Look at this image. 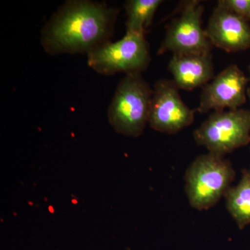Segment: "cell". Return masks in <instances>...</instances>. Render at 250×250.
Wrapping results in <instances>:
<instances>
[{
    "mask_svg": "<svg viewBox=\"0 0 250 250\" xmlns=\"http://www.w3.org/2000/svg\"><path fill=\"white\" fill-rule=\"evenodd\" d=\"M119 10L86 0L65 1L42 31L48 54H86L110 41Z\"/></svg>",
    "mask_w": 250,
    "mask_h": 250,
    "instance_id": "cell-1",
    "label": "cell"
},
{
    "mask_svg": "<svg viewBox=\"0 0 250 250\" xmlns=\"http://www.w3.org/2000/svg\"><path fill=\"white\" fill-rule=\"evenodd\" d=\"M152 95L141 73L125 75L108 110V122L115 131L129 137L141 136L149 123Z\"/></svg>",
    "mask_w": 250,
    "mask_h": 250,
    "instance_id": "cell-2",
    "label": "cell"
},
{
    "mask_svg": "<svg viewBox=\"0 0 250 250\" xmlns=\"http://www.w3.org/2000/svg\"><path fill=\"white\" fill-rule=\"evenodd\" d=\"M236 176L230 161L208 152L197 156L185 174V191L192 208L208 210L225 197Z\"/></svg>",
    "mask_w": 250,
    "mask_h": 250,
    "instance_id": "cell-3",
    "label": "cell"
},
{
    "mask_svg": "<svg viewBox=\"0 0 250 250\" xmlns=\"http://www.w3.org/2000/svg\"><path fill=\"white\" fill-rule=\"evenodd\" d=\"M193 137L209 153L225 156L250 144V110L214 111L195 130Z\"/></svg>",
    "mask_w": 250,
    "mask_h": 250,
    "instance_id": "cell-4",
    "label": "cell"
},
{
    "mask_svg": "<svg viewBox=\"0 0 250 250\" xmlns=\"http://www.w3.org/2000/svg\"><path fill=\"white\" fill-rule=\"evenodd\" d=\"M87 56L88 65L104 75L118 72L141 74L151 60L145 34L131 32H126L124 37L116 42L108 41Z\"/></svg>",
    "mask_w": 250,
    "mask_h": 250,
    "instance_id": "cell-5",
    "label": "cell"
},
{
    "mask_svg": "<svg viewBox=\"0 0 250 250\" xmlns=\"http://www.w3.org/2000/svg\"><path fill=\"white\" fill-rule=\"evenodd\" d=\"M204 6L198 0L182 2L179 15L172 20L158 54L167 52L173 54L210 53L213 45L202 28Z\"/></svg>",
    "mask_w": 250,
    "mask_h": 250,
    "instance_id": "cell-6",
    "label": "cell"
},
{
    "mask_svg": "<svg viewBox=\"0 0 250 250\" xmlns=\"http://www.w3.org/2000/svg\"><path fill=\"white\" fill-rule=\"evenodd\" d=\"M173 81H157L153 90L148 124L152 129L167 134H174L190 126L196 110L184 103Z\"/></svg>",
    "mask_w": 250,
    "mask_h": 250,
    "instance_id": "cell-7",
    "label": "cell"
},
{
    "mask_svg": "<svg viewBox=\"0 0 250 250\" xmlns=\"http://www.w3.org/2000/svg\"><path fill=\"white\" fill-rule=\"evenodd\" d=\"M247 77L236 65H231L205 85L196 111L208 112L236 110L246 103L248 97Z\"/></svg>",
    "mask_w": 250,
    "mask_h": 250,
    "instance_id": "cell-8",
    "label": "cell"
},
{
    "mask_svg": "<svg viewBox=\"0 0 250 250\" xmlns=\"http://www.w3.org/2000/svg\"><path fill=\"white\" fill-rule=\"evenodd\" d=\"M213 46L228 52H238L250 48L249 22L217 3L205 29Z\"/></svg>",
    "mask_w": 250,
    "mask_h": 250,
    "instance_id": "cell-9",
    "label": "cell"
},
{
    "mask_svg": "<svg viewBox=\"0 0 250 250\" xmlns=\"http://www.w3.org/2000/svg\"><path fill=\"white\" fill-rule=\"evenodd\" d=\"M169 71L179 90H195L205 86L215 77L211 52L207 54H173Z\"/></svg>",
    "mask_w": 250,
    "mask_h": 250,
    "instance_id": "cell-10",
    "label": "cell"
},
{
    "mask_svg": "<svg viewBox=\"0 0 250 250\" xmlns=\"http://www.w3.org/2000/svg\"><path fill=\"white\" fill-rule=\"evenodd\" d=\"M226 207L238 228L250 225V167L242 171L239 183L231 187L225 195Z\"/></svg>",
    "mask_w": 250,
    "mask_h": 250,
    "instance_id": "cell-11",
    "label": "cell"
},
{
    "mask_svg": "<svg viewBox=\"0 0 250 250\" xmlns=\"http://www.w3.org/2000/svg\"><path fill=\"white\" fill-rule=\"evenodd\" d=\"M162 0H129L125 3L126 32L146 34Z\"/></svg>",
    "mask_w": 250,
    "mask_h": 250,
    "instance_id": "cell-12",
    "label": "cell"
},
{
    "mask_svg": "<svg viewBox=\"0 0 250 250\" xmlns=\"http://www.w3.org/2000/svg\"><path fill=\"white\" fill-rule=\"evenodd\" d=\"M220 3L229 11L250 21V0H220Z\"/></svg>",
    "mask_w": 250,
    "mask_h": 250,
    "instance_id": "cell-13",
    "label": "cell"
},
{
    "mask_svg": "<svg viewBox=\"0 0 250 250\" xmlns=\"http://www.w3.org/2000/svg\"><path fill=\"white\" fill-rule=\"evenodd\" d=\"M247 93H248V97L249 98L250 100V87L248 88V92H247Z\"/></svg>",
    "mask_w": 250,
    "mask_h": 250,
    "instance_id": "cell-14",
    "label": "cell"
},
{
    "mask_svg": "<svg viewBox=\"0 0 250 250\" xmlns=\"http://www.w3.org/2000/svg\"></svg>",
    "mask_w": 250,
    "mask_h": 250,
    "instance_id": "cell-15",
    "label": "cell"
}]
</instances>
